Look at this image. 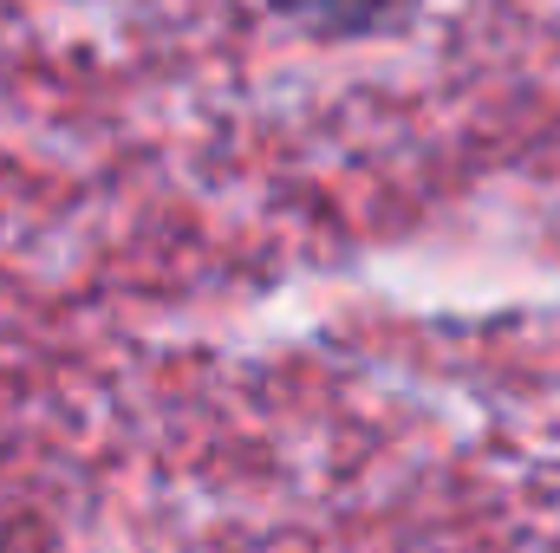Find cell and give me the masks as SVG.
Instances as JSON below:
<instances>
[{
  "instance_id": "1",
  "label": "cell",
  "mask_w": 560,
  "mask_h": 553,
  "mask_svg": "<svg viewBox=\"0 0 560 553\" xmlns=\"http://www.w3.org/2000/svg\"><path fill=\"white\" fill-rule=\"evenodd\" d=\"M275 7L293 13V20H319V26L359 33V26H378V20H392V13H405V7H418V0H275Z\"/></svg>"
}]
</instances>
